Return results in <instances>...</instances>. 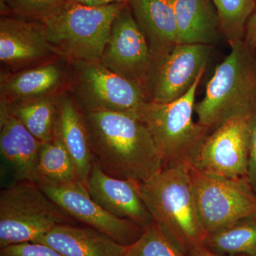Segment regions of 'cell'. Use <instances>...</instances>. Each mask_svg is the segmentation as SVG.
<instances>
[{
  "instance_id": "83f0119b",
  "label": "cell",
  "mask_w": 256,
  "mask_h": 256,
  "mask_svg": "<svg viewBox=\"0 0 256 256\" xmlns=\"http://www.w3.org/2000/svg\"><path fill=\"white\" fill-rule=\"evenodd\" d=\"M248 158L247 178L256 192V108L249 118Z\"/></svg>"
},
{
  "instance_id": "f1b7e54d",
  "label": "cell",
  "mask_w": 256,
  "mask_h": 256,
  "mask_svg": "<svg viewBox=\"0 0 256 256\" xmlns=\"http://www.w3.org/2000/svg\"><path fill=\"white\" fill-rule=\"evenodd\" d=\"M246 31L247 44L248 46L256 47V12L248 20Z\"/></svg>"
},
{
  "instance_id": "7402d4cb",
  "label": "cell",
  "mask_w": 256,
  "mask_h": 256,
  "mask_svg": "<svg viewBox=\"0 0 256 256\" xmlns=\"http://www.w3.org/2000/svg\"><path fill=\"white\" fill-rule=\"evenodd\" d=\"M58 95L46 96L14 104H2L41 142L54 138Z\"/></svg>"
},
{
  "instance_id": "5b68a950",
  "label": "cell",
  "mask_w": 256,
  "mask_h": 256,
  "mask_svg": "<svg viewBox=\"0 0 256 256\" xmlns=\"http://www.w3.org/2000/svg\"><path fill=\"white\" fill-rule=\"evenodd\" d=\"M204 72L180 98L164 104L150 100L138 112L154 138L162 161V170L191 166L210 134L208 128L193 120L197 88Z\"/></svg>"
},
{
  "instance_id": "ac0fdd59",
  "label": "cell",
  "mask_w": 256,
  "mask_h": 256,
  "mask_svg": "<svg viewBox=\"0 0 256 256\" xmlns=\"http://www.w3.org/2000/svg\"><path fill=\"white\" fill-rule=\"evenodd\" d=\"M42 142L0 104V150L9 164L14 182H35V170Z\"/></svg>"
},
{
  "instance_id": "d6986e66",
  "label": "cell",
  "mask_w": 256,
  "mask_h": 256,
  "mask_svg": "<svg viewBox=\"0 0 256 256\" xmlns=\"http://www.w3.org/2000/svg\"><path fill=\"white\" fill-rule=\"evenodd\" d=\"M64 256H124L126 246L90 227L60 224L38 242Z\"/></svg>"
},
{
  "instance_id": "7c38bea8",
  "label": "cell",
  "mask_w": 256,
  "mask_h": 256,
  "mask_svg": "<svg viewBox=\"0 0 256 256\" xmlns=\"http://www.w3.org/2000/svg\"><path fill=\"white\" fill-rule=\"evenodd\" d=\"M212 48L207 44H178L153 64L149 80L150 100L170 102L188 92L204 72Z\"/></svg>"
},
{
  "instance_id": "4fadbf2b",
  "label": "cell",
  "mask_w": 256,
  "mask_h": 256,
  "mask_svg": "<svg viewBox=\"0 0 256 256\" xmlns=\"http://www.w3.org/2000/svg\"><path fill=\"white\" fill-rule=\"evenodd\" d=\"M42 21L13 14L0 18V62L5 73H14L57 58Z\"/></svg>"
},
{
  "instance_id": "603a6c76",
  "label": "cell",
  "mask_w": 256,
  "mask_h": 256,
  "mask_svg": "<svg viewBox=\"0 0 256 256\" xmlns=\"http://www.w3.org/2000/svg\"><path fill=\"white\" fill-rule=\"evenodd\" d=\"M204 246L220 255L256 256V216L207 234Z\"/></svg>"
},
{
  "instance_id": "277c9868",
  "label": "cell",
  "mask_w": 256,
  "mask_h": 256,
  "mask_svg": "<svg viewBox=\"0 0 256 256\" xmlns=\"http://www.w3.org/2000/svg\"><path fill=\"white\" fill-rule=\"evenodd\" d=\"M232 50L206 86L204 98L195 105L198 122L210 132L236 116L256 108V64L248 45L232 44Z\"/></svg>"
},
{
  "instance_id": "ffe728a7",
  "label": "cell",
  "mask_w": 256,
  "mask_h": 256,
  "mask_svg": "<svg viewBox=\"0 0 256 256\" xmlns=\"http://www.w3.org/2000/svg\"><path fill=\"white\" fill-rule=\"evenodd\" d=\"M172 1L176 16L178 44L212 45L216 42L220 18L212 0Z\"/></svg>"
},
{
  "instance_id": "e0dca14e",
  "label": "cell",
  "mask_w": 256,
  "mask_h": 256,
  "mask_svg": "<svg viewBox=\"0 0 256 256\" xmlns=\"http://www.w3.org/2000/svg\"><path fill=\"white\" fill-rule=\"evenodd\" d=\"M128 4L148 42L154 64L178 44L172 1L128 0Z\"/></svg>"
},
{
  "instance_id": "9a60e30c",
  "label": "cell",
  "mask_w": 256,
  "mask_h": 256,
  "mask_svg": "<svg viewBox=\"0 0 256 256\" xmlns=\"http://www.w3.org/2000/svg\"><path fill=\"white\" fill-rule=\"evenodd\" d=\"M60 60L57 57L14 73L1 74L0 104L10 105L68 90V64Z\"/></svg>"
},
{
  "instance_id": "4dcf8cb0",
  "label": "cell",
  "mask_w": 256,
  "mask_h": 256,
  "mask_svg": "<svg viewBox=\"0 0 256 256\" xmlns=\"http://www.w3.org/2000/svg\"><path fill=\"white\" fill-rule=\"evenodd\" d=\"M186 256H246L244 255H220V254H215V252H210V250L206 248V247L202 246L196 248L194 249L193 250H192L190 254H188Z\"/></svg>"
},
{
  "instance_id": "2e32d148",
  "label": "cell",
  "mask_w": 256,
  "mask_h": 256,
  "mask_svg": "<svg viewBox=\"0 0 256 256\" xmlns=\"http://www.w3.org/2000/svg\"><path fill=\"white\" fill-rule=\"evenodd\" d=\"M54 137L68 152L80 180L86 184L94 154L84 111L68 90L62 92L57 100Z\"/></svg>"
},
{
  "instance_id": "44dd1931",
  "label": "cell",
  "mask_w": 256,
  "mask_h": 256,
  "mask_svg": "<svg viewBox=\"0 0 256 256\" xmlns=\"http://www.w3.org/2000/svg\"><path fill=\"white\" fill-rule=\"evenodd\" d=\"M80 181L72 156L58 138L42 142L35 170L40 186H60Z\"/></svg>"
},
{
  "instance_id": "d4e9b609",
  "label": "cell",
  "mask_w": 256,
  "mask_h": 256,
  "mask_svg": "<svg viewBox=\"0 0 256 256\" xmlns=\"http://www.w3.org/2000/svg\"><path fill=\"white\" fill-rule=\"evenodd\" d=\"M124 256H185L154 222L143 228L140 238L126 246Z\"/></svg>"
},
{
  "instance_id": "6da1fadb",
  "label": "cell",
  "mask_w": 256,
  "mask_h": 256,
  "mask_svg": "<svg viewBox=\"0 0 256 256\" xmlns=\"http://www.w3.org/2000/svg\"><path fill=\"white\" fill-rule=\"evenodd\" d=\"M84 116L94 160L106 174L143 183L162 170L154 138L138 114L100 111Z\"/></svg>"
},
{
  "instance_id": "7a4b0ae2",
  "label": "cell",
  "mask_w": 256,
  "mask_h": 256,
  "mask_svg": "<svg viewBox=\"0 0 256 256\" xmlns=\"http://www.w3.org/2000/svg\"><path fill=\"white\" fill-rule=\"evenodd\" d=\"M190 168L162 170L139 183L140 193L154 223L185 256L204 246L207 236L197 210Z\"/></svg>"
},
{
  "instance_id": "9c48e42d",
  "label": "cell",
  "mask_w": 256,
  "mask_h": 256,
  "mask_svg": "<svg viewBox=\"0 0 256 256\" xmlns=\"http://www.w3.org/2000/svg\"><path fill=\"white\" fill-rule=\"evenodd\" d=\"M100 62L114 73L139 84L149 92L152 58L128 3L114 18Z\"/></svg>"
},
{
  "instance_id": "4316f807",
  "label": "cell",
  "mask_w": 256,
  "mask_h": 256,
  "mask_svg": "<svg viewBox=\"0 0 256 256\" xmlns=\"http://www.w3.org/2000/svg\"><path fill=\"white\" fill-rule=\"evenodd\" d=\"M0 256H64L53 248L41 242H28L1 248Z\"/></svg>"
},
{
  "instance_id": "8fae6325",
  "label": "cell",
  "mask_w": 256,
  "mask_h": 256,
  "mask_svg": "<svg viewBox=\"0 0 256 256\" xmlns=\"http://www.w3.org/2000/svg\"><path fill=\"white\" fill-rule=\"evenodd\" d=\"M40 186L76 222L106 234L124 246L136 242L142 233L143 228L137 224L114 216L96 203L82 182Z\"/></svg>"
},
{
  "instance_id": "cb8c5ba5",
  "label": "cell",
  "mask_w": 256,
  "mask_h": 256,
  "mask_svg": "<svg viewBox=\"0 0 256 256\" xmlns=\"http://www.w3.org/2000/svg\"><path fill=\"white\" fill-rule=\"evenodd\" d=\"M218 18L220 30L230 44L242 41L248 20L254 14L256 0H212Z\"/></svg>"
},
{
  "instance_id": "1f68e13d",
  "label": "cell",
  "mask_w": 256,
  "mask_h": 256,
  "mask_svg": "<svg viewBox=\"0 0 256 256\" xmlns=\"http://www.w3.org/2000/svg\"></svg>"
},
{
  "instance_id": "f546056e",
  "label": "cell",
  "mask_w": 256,
  "mask_h": 256,
  "mask_svg": "<svg viewBox=\"0 0 256 256\" xmlns=\"http://www.w3.org/2000/svg\"><path fill=\"white\" fill-rule=\"evenodd\" d=\"M66 1L92 6H106V5L114 4V3H128V0H66Z\"/></svg>"
},
{
  "instance_id": "3957f363",
  "label": "cell",
  "mask_w": 256,
  "mask_h": 256,
  "mask_svg": "<svg viewBox=\"0 0 256 256\" xmlns=\"http://www.w3.org/2000/svg\"><path fill=\"white\" fill-rule=\"evenodd\" d=\"M126 4L92 6L66 2L42 20L56 55L66 63L100 60L114 18Z\"/></svg>"
},
{
  "instance_id": "8992f818",
  "label": "cell",
  "mask_w": 256,
  "mask_h": 256,
  "mask_svg": "<svg viewBox=\"0 0 256 256\" xmlns=\"http://www.w3.org/2000/svg\"><path fill=\"white\" fill-rule=\"evenodd\" d=\"M75 222L34 182H14L0 192L1 248L38 242L56 226Z\"/></svg>"
},
{
  "instance_id": "30bf717a",
  "label": "cell",
  "mask_w": 256,
  "mask_h": 256,
  "mask_svg": "<svg viewBox=\"0 0 256 256\" xmlns=\"http://www.w3.org/2000/svg\"><path fill=\"white\" fill-rule=\"evenodd\" d=\"M249 118H232L210 132L190 166L223 178L247 176Z\"/></svg>"
},
{
  "instance_id": "52a82bcc",
  "label": "cell",
  "mask_w": 256,
  "mask_h": 256,
  "mask_svg": "<svg viewBox=\"0 0 256 256\" xmlns=\"http://www.w3.org/2000/svg\"><path fill=\"white\" fill-rule=\"evenodd\" d=\"M67 64L68 90L84 112L138 114L151 100L146 89L114 73L100 60Z\"/></svg>"
},
{
  "instance_id": "484cf974",
  "label": "cell",
  "mask_w": 256,
  "mask_h": 256,
  "mask_svg": "<svg viewBox=\"0 0 256 256\" xmlns=\"http://www.w3.org/2000/svg\"><path fill=\"white\" fill-rule=\"evenodd\" d=\"M1 14H13L30 20H44L66 0H0Z\"/></svg>"
},
{
  "instance_id": "ba28073f",
  "label": "cell",
  "mask_w": 256,
  "mask_h": 256,
  "mask_svg": "<svg viewBox=\"0 0 256 256\" xmlns=\"http://www.w3.org/2000/svg\"><path fill=\"white\" fill-rule=\"evenodd\" d=\"M197 210L207 234L256 216V192L247 176L228 178L190 166Z\"/></svg>"
},
{
  "instance_id": "5bb4252c",
  "label": "cell",
  "mask_w": 256,
  "mask_h": 256,
  "mask_svg": "<svg viewBox=\"0 0 256 256\" xmlns=\"http://www.w3.org/2000/svg\"><path fill=\"white\" fill-rule=\"evenodd\" d=\"M86 186L92 200L114 216L142 228L154 222L140 193L139 183L106 174L95 160Z\"/></svg>"
}]
</instances>
